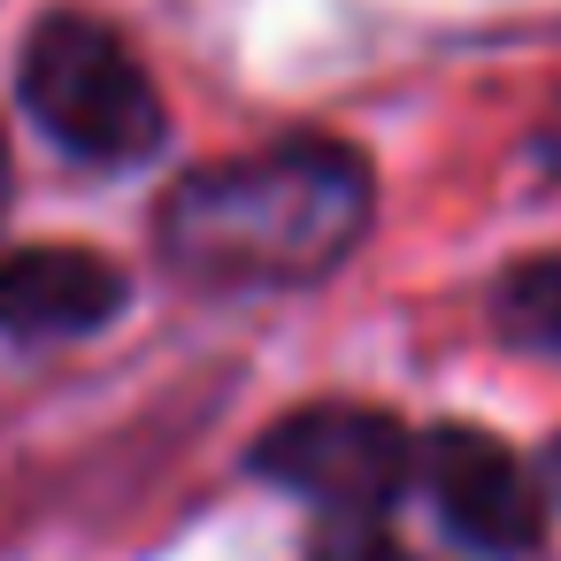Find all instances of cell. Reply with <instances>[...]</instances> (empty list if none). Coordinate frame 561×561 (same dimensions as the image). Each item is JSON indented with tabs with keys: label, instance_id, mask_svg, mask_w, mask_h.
Segmentation results:
<instances>
[{
	"label": "cell",
	"instance_id": "obj_2",
	"mask_svg": "<svg viewBox=\"0 0 561 561\" xmlns=\"http://www.w3.org/2000/svg\"><path fill=\"white\" fill-rule=\"evenodd\" d=\"M16 85H24L32 124L78 162L139 170L170 139V108H162L147 62L124 47V32H108L85 9H47L32 24Z\"/></svg>",
	"mask_w": 561,
	"mask_h": 561
},
{
	"label": "cell",
	"instance_id": "obj_5",
	"mask_svg": "<svg viewBox=\"0 0 561 561\" xmlns=\"http://www.w3.org/2000/svg\"><path fill=\"white\" fill-rule=\"evenodd\" d=\"M124 316V270L93 247H16L0 254V331L9 339H85Z\"/></svg>",
	"mask_w": 561,
	"mask_h": 561
},
{
	"label": "cell",
	"instance_id": "obj_9",
	"mask_svg": "<svg viewBox=\"0 0 561 561\" xmlns=\"http://www.w3.org/2000/svg\"><path fill=\"white\" fill-rule=\"evenodd\" d=\"M0 216H9V139H0Z\"/></svg>",
	"mask_w": 561,
	"mask_h": 561
},
{
	"label": "cell",
	"instance_id": "obj_3",
	"mask_svg": "<svg viewBox=\"0 0 561 561\" xmlns=\"http://www.w3.org/2000/svg\"><path fill=\"white\" fill-rule=\"evenodd\" d=\"M254 477L316 500L331 523H385L415 484V431L362 400H316L254 438Z\"/></svg>",
	"mask_w": 561,
	"mask_h": 561
},
{
	"label": "cell",
	"instance_id": "obj_1",
	"mask_svg": "<svg viewBox=\"0 0 561 561\" xmlns=\"http://www.w3.org/2000/svg\"><path fill=\"white\" fill-rule=\"evenodd\" d=\"M377 224V178L346 139H277L185 170L154 208L162 262L201 293L323 285Z\"/></svg>",
	"mask_w": 561,
	"mask_h": 561
},
{
	"label": "cell",
	"instance_id": "obj_7",
	"mask_svg": "<svg viewBox=\"0 0 561 561\" xmlns=\"http://www.w3.org/2000/svg\"><path fill=\"white\" fill-rule=\"evenodd\" d=\"M308 561H415V553L385 523H323V538H316Z\"/></svg>",
	"mask_w": 561,
	"mask_h": 561
},
{
	"label": "cell",
	"instance_id": "obj_6",
	"mask_svg": "<svg viewBox=\"0 0 561 561\" xmlns=\"http://www.w3.org/2000/svg\"><path fill=\"white\" fill-rule=\"evenodd\" d=\"M500 331L538 354H561V254H538L500 277Z\"/></svg>",
	"mask_w": 561,
	"mask_h": 561
},
{
	"label": "cell",
	"instance_id": "obj_8",
	"mask_svg": "<svg viewBox=\"0 0 561 561\" xmlns=\"http://www.w3.org/2000/svg\"><path fill=\"white\" fill-rule=\"evenodd\" d=\"M538 484H546V492H561V431H553V438H546V454H538Z\"/></svg>",
	"mask_w": 561,
	"mask_h": 561
},
{
	"label": "cell",
	"instance_id": "obj_4",
	"mask_svg": "<svg viewBox=\"0 0 561 561\" xmlns=\"http://www.w3.org/2000/svg\"><path fill=\"white\" fill-rule=\"evenodd\" d=\"M415 484L431 492L438 523L461 546H477V553L507 561V553H538L546 546V484H538V469L507 438H492L477 423L423 431L415 438Z\"/></svg>",
	"mask_w": 561,
	"mask_h": 561
}]
</instances>
